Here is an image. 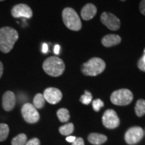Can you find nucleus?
<instances>
[{
  "label": "nucleus",
  "mask_w": 145,
  "mask_h": 145,
  "mask_svg": "<svg viewBox=\"0 0 145 145\" xmlns=\"http://www.w3.org/2000/svg\"><path fill=\"white\" fill-rule=\"evenodd\" d=\"M101 22L111 30H118L120 28V21L116 16L109 12H104L101 16Z\"/></svg>",
  "instance_id": "obj_9"
},
{
  "label": "nucleus",
  "mask_w": 145,
  "mask_h": 145,
  "mask_svg": "<svg viewBox=\"0 0 145 145\" xmlns=\"http://www.w3.org/2000/svg\"><path fill=\"white\" fill-rule=\"evenodd\" d=\"M44 95L45 100L50 104H56L62 99L63 95L59 89L54 88H47L44 90Z\"/></svg>",
  "instance_id": "obj_11"
},
{
  "label": "nucleus",
  "mask_w": 145,
  "mask_h": 145,
  "mask_svg": "<svg viewBox=\"0 0 145 145\" xmlns=\"http://www.w3.org/2000/svg\"><path fill=\"white\" fill-rule=\"evenodd\" d=\"M141 59L142 60L143 62L145 63V49H144V55L142 56V57L141 58Z\"/></svg>",
  "instance_id": "obj_32"
},
{
  "label": "nucleus",
  "mask_w": 145,
  "mask_h": 145,
  "mask_svg": "<svg viewBox=\"0 0 145 145\" xmlns=\"http://www.w3.org/2000/svg\"><path fill=\"white\" fill-rule=\"evenodd\" d=\"M42 52H44V53H46L47 52H48V45L46 43H44V44H42Z\"/></svg>",
  "instance_id": "obj_29"
},
{
  "label": "nucleus",
  "mask_w": 145,
  "mask_h": 145,
  "mask_svg": "<svg viewBox=\"0 0 145 145\" xmlns=\"http://www.w3.org/2000/svg\"><path fill=\"white\" fill-rule=\"evenodd\" d=\"M139 9H140V12H141V14L145 16V0H141Z\"/></svg>",
  "instance_id": "obj_26"
},
{
  "label": "nucleus",
  "mask_w": 145,
  "mask_h": 145,
  "mask_svg": "<svg viewBox=\"0 0 145 145\" xmlns=\"http://www.w3.org/2000/svg\"><path fill=\"white\" fill-rule=\"evenodd\" d=\"M74 131V125L72 123H68L59 128V132L62 135H69Z\"/></svg>",
  "instance_id": "obj_19"
},
{
  "label": "nucleus",
  "mask_w": 145,
  "mask_h": 145,
  "mask_svg": "<svg viewBox=\"0 0 145 145\" xmlns=\"http://www.w3.org/2000/svg\"><path fill=\"white\" fill-rule=\"evenodd\" d=\"M25 145H40V142L39 139L36 138H34L26 142Z\"/></svg>",
  "instance_id": "obj_24"
},
{
  "label": "nucleus",
  "mask_w": 145,
  "mask_h": 145,
  "mask_svg": "<svg viewBox=\"0 0 145 145\" xmlns=\"http://www.w3.org/2000/svg\"><path fill=\"white\" fill-rule=\"evenodd\" d=\"M120 1H126V0H120Z\"/></svg>",
  "instance_id": "obj_33"
},
{
  "label": "nucleus",
  "mask_w": 145,
  "mask_h": 145,
  "mask_svg": "<svg viewBox=\"0 0 145 145\" xmlns=\"http://www.w3.org/2000/svg\"><path fill=\"white\" fill-rule=\"evenodd\" d=\"M43 70L46 74L52 77H59L65 69V65L62 59L57 57H48L42 65Z\"/></svg>",
  "instance_id": "obj_2"
},
{
  "label": "nucleus",
  "mask_w": 145,
  "mask_h": 145,
  "mask_svg": "<svg viewBox=\"0 0 145 145\" xmlns=\"http://www.w3.org/2000/svg\"><path fill=\"white\" fill-rule=\"evenodd\" d=\"M16 99L15 94L11 91H8L3 94L2 98V106L5 111H12L16 106Z\"/></svg>",
  "instance_id": "obj_12"
},
{
  "label": "nucleus",
  "mask_w": 145,
  "mask_h": 145,
  "mask_svg": "<svg viewBox=\"0 0 145 145\" xmlns=\"http://www.w3.org/2000/svg\"><path fill=\"white\" fill-rule=\"evenodd\" d=\"M63 20L65 25L69 29L73 31H79L81 30L82 24L80 18L75 10L71 8H66L63 11Z\"/></svg>",
  "instance_id": "obj_4"
},
{
  "label": "nucleus",
  "mask_w": 145,
  "mask_h": 145,
  "mask_svg": "<svg viewBox=\"0 0 145 145\" xmlns=\"http://www.w3.org/2000/svg\"><path fill=\"white\" fill-rule=\"evenodd\" d=\"M12 15L14 18H31L32 17V11L31 8L26 4H18L15 5L12 10Z\"/></svg>",
  "instance_id": "obj_10"
},
{
  "label": "nucleus",
  "mask_w": 145,
  "mask_h": 145,
  "mask_svg": "<svg viewBox=\"0 0 145 145\" xmlns=\"http://www.w3.org/2000/svg\"><path fill=\"white\" fill-rule=\"evenodd\" d=\"M107 138L106 136L101 134L97 133H91L88 136V140L89 142L91 144L95 145H100L104 144L105 142H106Z\"/></svg>",
  "instance_id": "obj_15"
},
{
  "label": "nucleus",
  "mask_w": 145,
  "mask_h": 145,
  "mask_svg": "<svg viewBox=\"0 0 145 145\" xmlns=\"http://www.w3.org/2000/svg\"><path fill=\"white\" fill-rule=\"evenodd\" d=\"M102 122L106 128L114 129L119 126L120 121L116 112L110 109L104 112L102 116Z\"/></svg>",
  "instance_id": "obj_8"
},
{
  "label": "nucleus",
  "mask_w": 145,
  "mask_h": 145,
  "mask_svg": "<svg viewBox=\"0 0 145 145\" xmlns=\"http://www.w3.org/2000/svg\"><path fill=\"white\" fill-rule=\"evenodd\" d=\"M9 127L5 124H0V142L4 141L9 135Z\"/></svg>",
  "instance_id": "obj_21"
},
{
  "label": "nucleus",
  "mask_w": 145,
  "mask_h": 145,
  "mask_svg": "<svg viewBox=\"0 0 145 145\" xmlns=\"http://www.w3.org/2000/svg\"><path fill=\"white\" fill-rule=\"evenodd\" d=\"M104 102H103L100 99H96L95 100H93V102H92V107H93L94 111L95 112H99V110H100L102 107H104Z\"/></svg>",
  "instance_id": "obj_23"
},
{
  "label": "nucleus",
  "mask_w": 145,
  "mask_h": 145,
  "mask_svg": "<svg viewBox=\"0 0 145 145\" xmlns=\"http://www.w3.org/2000/svg\"><path fill=\"white\" fill-rule=\"evenodd\" d=\"M138 67L139 68L140 70L145 72V63L143 62L142 60L141 59V58L138 60Z\"/></svg>",
  "instance_id": "obj_25"
},
{
  "label": "nucleus",
  "mask_w": 145,
  "mask_h": 145,
  "mask_svg": "<svg viewBox=\"0 0 145 145\" xmlns=\"http://www.w3.org/2000/svg\"><path fill=\"white\" fill-rule=\"evenodd\" d=\"M60 46L59 45H55L54 46V52L56 54H59V52H60Z\"/></svg>",
  "instance_id": "obj_30"
},
{
  "label": "nucleus",
  "mask_w": 145,
  "mask_h": 145,
  "mask_svg": "<svg viewBox=\"0 0 145 145\" xmlns=\"http://www.w3.org/2000/svg\"><path fill=\"white\" fill-rule=\"evenodd\" d=\"M72 145H85L84 140L82 138H77L76 140L72 142Z\"/></svg>",
  "instance_id": "obj_27"
},
{
  "label": "nucleus",
  "mask_w": 145,
  "mask_h": 145,
  "mask_svg": "<svg viewBox=\"0 0 145 145\" xmlns=\"http://www.w3.org/2000/svg\"><path fill=\"white\" fill-rule=\"evenodd\" d=\"M18 33L11 27H3L0 29V50L3 53H8L18 39Z\"/></svg>",
  "instance_id": "obj_1"
},
{
  "label": "nucleus",
  "mask_w": 145,
  "mask_h": 145,
  "mask_svg": "<svg viewBox=\"0 0 145 145\" xmlns=\"http://www.w3.org/2000/svg\"><path fill=\"white\" fill-rule=\"evenodd\" d=\"M3 71V65L2 64V63L0 61V78H1V76H2Z\"/></svg>",
  "instance_id": "obj_31"
},
{
  "label": "nucleus",
  "mask_w": 145,
  "mask_h": 145,
  "mask_svg": "<svg viewBox=\"0 0 145 145\" xmlns=\"http://www.w3.org/2000/svg\"><path fill=\"white\" fill-rule=\"evenodd\" d=\"M4 1V0H0V1Z\"/></svg>",
  "instance_id": "obj_34"
},
{
  "label": "nucleus",
  "mask_w": 145,
  "mask_h": 145,
  "mask_svg": "<svg viewBox=\"0 0 145 145\" xmlns=\"http://www.w3.org/2000/svg\"><path fill=\"white\" fill-rule=\"evenodd\" d=\"M97 14V8L92 3H88L82 8L81 16L84 20H90Z\"/></svg>",
  "instance_id": "obj_13"
},
{
  "label": "nucleus",
  "mask_w": 145,
  "mask_h": 145,
  "mask_svg": "<svg viewBox=\"0 0 145 145\" xmlns=\"http://www.w3.org/2000/svg\"><path fill=\"white\" fill-rule=\"evenodd\" d=\"M133 94L127 89H121L114 91L110 96L112 103L116 106H127L133 100Z\"/></svg>",
  "instance_id": "obj_5"
},
{
  "label": "nucleus",
  "mask_w": 145,
  "mask_h": 145,
  "mask_svg": "<svg viewBox=\"0 0 145 145\" xmlns=\"http://www.w3.org/2000/svg\"><path fill=\"white\" fill-rule=\"evenodd\" d=\"M144 136V130L140 126L130 128L125 134L124 138L128 144L132 145L139 142Z\"/></svg>",
  "instance_id": "obj_7"
},
{
  "label": "nucleus",
  "mask_w": 145,
  "mask_h": 145,
  "mask_svg": "<svg viewBox=\"0 0 145 145\" xmlns=\"http://www.w3.org/2000/svg\"><path fill=\"white\" fill-rule=\"evenodd\" d=\"M27 142V137L25 134H20L12 140V145H25Z\"/></svg>",
  "instance_id": "obj_20"
},
{
  "label": "nucleus",
  "mask_w": 145,
  "mask_h": 145,
  "mask_svg": "<svg viewBox=\"0 0 145 145\" xmlns=\"http://www.w3.org/2000/svg\"><path fill=\"white\" fill-rule=\"evenodd\" d=\"M76 140V137H67L66 138V140L67 141V142H73L74 141H75Z\"/></svg>",
  "instance_id": "obj_28"
},
{
  "label": "nucleus",
  "mask_w": 145,
  "mask_h": 145,
  "mask_svg": "<svg viewBox=\"0 0 145 145\" xmlns=\"http://www.w3.org/2000/svg\"><path fill=\"white\" fill-rule=\"evenodd\" d=\"M121 38L117 34H108L101 40V43L106 47H111L120 43Z\"/></svg>",
  "instance_id": "obj_14"
},
{
  "label": "nucleus",
  "mask_w": 145,
  "mask_h": 145,
  "mask_svg": "<svg viewBox=\"0 0 145 145\" xmlns=\"http://www.w3.org/2000/svg\"><path fill=\"white\" fill-rule=\"evenodd\" d=\"M21 112L24 119L28 123L34 124L39 120V113L32 104H30V103L25 104L22 108Z\"/></svg>",
  "instance_id": "obj_6"
},
{
  "label": "nucleus",
  "mask_w": 145,
  "mask_h": 145,
  "mask_svg": "<svg viewBox=\"0 0 145 145\" xmlns=\"http://www.w3.org/2000/svg\"><path fill=\"white\" fill-rule=\"evenodd\" d=\"M135 113L137 116L142 117L145 114V100L138 99L135 106Z\"/></svg>",
  "instance_id": "obj_16"
},
{
  "label": "nucleus",
  "mask_w": 145,
  "mask_h": 145,
  "mask_svg": "<svg viewBox=\"0 0 145 145\" xmlns=\"http://www.w3.org/2000/svg\"><path fill=\"white\" fill-rule=\"evenodd\" d=\"M106 69V63L98 57H93L85 63L81 67V71L85 75L96 76L101 74Z\"/></svg>",
  "instance_id": "obj_3"
},
{
  "label": "nucleus",
  "mask_w": 145,
  "mask_h": 145,
  "mask_svg": "<svg viewBox=\"0 0 145 145\" xmlns=\"http://www.w3.org/2000/svg\"><path fill=\"white\" fill-rule=\"evenodd\" d=\"M92 98L93 97H92L91 93L88 91H85V93L81 96L80 101L83 104L88 105L92 101Z\"/></svg>",
  "instance_id": "obj_22"
},
{
  "label": "nucleus",
  "mask_w": 145,
  "mask_h": 145,
  "mask_svg": "<svg viewBox=\"0 0 145 145\" xmlns=\"http://www.w3.org/2000/svg\"><path fill=\"white\" fill-rule=\"evenodd\" d=\"M45 101L46 100H45L44 95L42 94H36L33 99V106L36 109L42 108L45 104Z\"/></svg>",
  "instance_id": "obj_18"
},
{
  "label": "nucleus",
  "mask_w": 145,
  "mask_h": 145,
  "mask_svg": "<svg viewBox=\"0 0 145 145\" xmlns=\"http://www.w3.org/2000/svg\"><path fill=\"white\" fill-rule=\"evenodd\" d=\"M57 117L60 122H67L69 120L70 114L69 112L66 108H61L57 111Z\"/></svg>",
  "instance_id": "obj_17"
}]
</instances>
